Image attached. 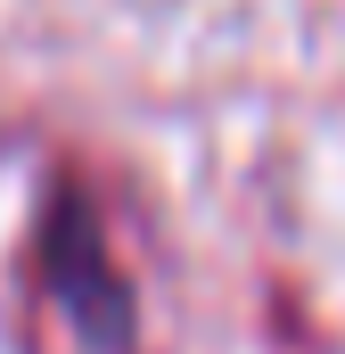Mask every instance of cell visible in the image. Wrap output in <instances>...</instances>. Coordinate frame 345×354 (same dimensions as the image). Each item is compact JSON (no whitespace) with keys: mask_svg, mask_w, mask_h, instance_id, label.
<instances>
[{"mask_svg":"<svg viewBox=\"0 0 345 354\" xmlns=\"http://www.w3.org/2000/svg\"><path fill=\"white\" fill-rule=\"evenodd\" d=\"M33 280H41L50 313L90 354H132V330H140L132 272L115 264V239H107V223H99V206L75 174L50 181V206L33 223Z\"/></svg>","mask_w":345,"mask_h":354,"instance_id":"6da1fadb","label":"cell"}]
</instances>
